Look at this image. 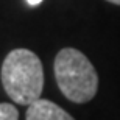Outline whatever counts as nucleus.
I'll return each mask as SVG.
<instances>
[{"instance_id": "f257e3e1", "label": "nucleus", "mask_w": 120, "mask_h": 120, "mask_svg": "<svg viewBox=\"0 0 120 120\" xmlns=\"http://www.w3.org/2000/svg\"><path fill=\"white\" fill-rule=\"evenodd\" d=\"M2 84L17 105L30 106L39 100L44 89V69L38 55L27 49L9 52L2 64Z\"/></svg>"}, {"instance_id": "f03ea898", "label": "nucleus", "mask_w": 120, "mask_h": 120, "mask_svg": "<svg viewBox=\"0 0 120 120\" xmlns=\"http://www.w3.org/2000/svg\"><path fill=\"white\" fill-rule=\"evenodd\" d=\"M55 78L62 95L73 103L90 101L98 90V75L92 62L76 49H62L55 58Z\"/></svg>"}, {"instance_id": "7ed1b4c3", "label": "nucleus", "mask_w": 120, "mask_h": 120, "mask_svg": "<svg viewBox=\"0 0 120 120\" xmlns=\"http://www.w3.org/2000/svg\"><path fill=\"white\" fill-rule=\"evenodd\" d=\"M27 120H75L67 111H64L56 103L39 98L31 103L27 109Z\"/></svg>"}, {"instance_id": "20e7f679", "label": "nucleus", "mask_w": 120, "mask_h": 120, "mask_svg": "<svg viewBox=\"0 0 120 120\" xmlns=\"http://www.w3.org/2000/svg\"><path fill=\"white\" fill-rule=\"evenodd\" d=\"M0 120H19L17 108L11 103H0Z\"/></svg>"}, {"instance_id": "39448f33", "label": "nucleus", "mask_w": 120, "mask_h": 120, "mask_svg": "<svg viewBox=\"0 0 120 120\" xmlns=\"http://www.w3.org/2000/svg\"><path fill=\"white\" fill-rule=\"evenodd\" d=\"M28 2V5H31V6H36V5H39L42 0H27Z\"/></svg>"}, {"instance_id": "423d86ee", "label": "nucleus", "mask_w": 120, "mask_h": 120, "mask_svg": "<svg viewBox=\"0 0 120 120\" xmlns=\"http://www.w3.org/2000/svg\"><path fill=\"white\" fill-rule=\"evenodd\" d=\"M108 2H111V3H114V5H120V0H108Z\"/></svg>"}]
</instances>
